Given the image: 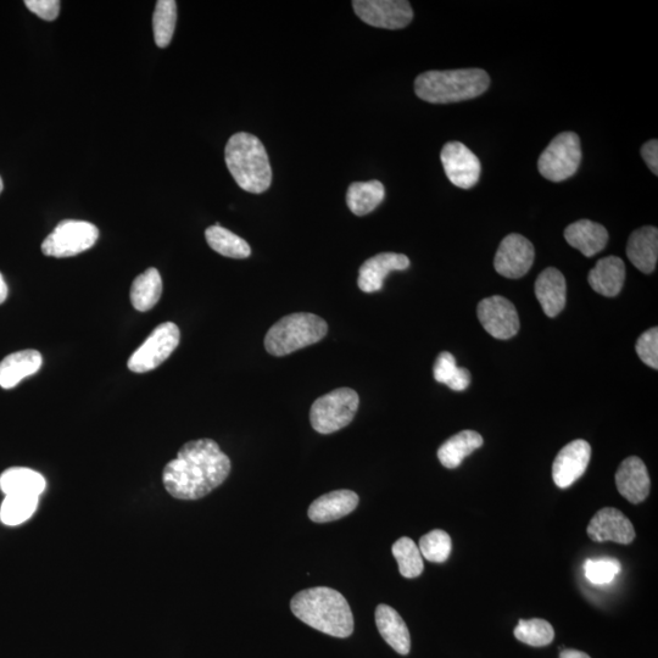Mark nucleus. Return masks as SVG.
I'll return each mask as SVG.
<instances>
[{
    "mask_svg": "<svg viewBox=\"0 0 658 658\" xmlns=\"http://www.w3.org/2000/svg\"><path fill=\"white\" fill-rule=\"evenodd\" d=\"M490 77L481 69L427 71L416 78V96L431 104L475 99L487 91Z\"/></svg>",
    "mask_w": 658,
    "mask_h": 658,
    "instance_id": "4",
    "label": "nucleus"
},
{
    "mask_svg": "<svg viewBox=\"0 0 658 658\" xmlns=\"http://www.w3.org/2000/svg\"><path fill=\"white\" fill-rule=\"evenodd\" d=\"M568 244L591 258L605 249L609 242V233L604 226L590 220H579L565 230Z\"/></svg>",
    "mask_w": 658,
    "mask_h": 658,
    "instance_id": "20",
    "label": "nucleus"
},
{
    "mask_svg": "<svg viewBox=\"0 0 658 658\" xmlns=\"http://www.w3.org/2000/svg\"><path fill=\"white\" fill-rule=\"evenodd\" d=\"M180 328L174 322H165L156 327L141 347L131 355L128 368L135 373L155 370L170 358L180 344Z\"/></svg>",
    "mask_w": 658,
    "mask_h": 658,
    "instance_id": "9",
    "label": "nucleus"
},
{
    "mask_svg": "<svg viewBox=\"0 0 658 658\" xmlns=\"http://www.w3.org/2000/svg\"><path fill=\"white\" fill-rule=\"evenodd\" d=\"M637 354L645 365L654 370L658 368V329L650 328L649 331L641 334L637 342Z\"/></svg>",
    "mask_w": 658,
    "mask_h": 658,
    "instance_id": "37",
    "label": "nucleus"
},
{
    "mask_svg": "<svg viewBox=\"0 0 658 658\" xmlns=\"http://www.w3.org/2000/svg\"><path fill=\"white\" fill-rule=\"evenodd\" d=\"M560 658H591V657L588 654H585V652L567 649L561 651Z\"/></svg>",
    "mask_w": 658,
    "mask_h": 658,
    "instance_id": "40",
    "label": "nucleus"
},
{
    "mask_svg": "<svg viewBox=\"0 0 658 658\" xmlns=\"http://www.w3.org/2000/svg\"><path fill=\"white\" fill-rule=\"evenodd\" d=\"M641 158L644 159L646 165H648L652 174L655 176L658 175V141L657 139H651L648 143H645L641 147Z\"/></svg>",
    "mask_w": 658,
    "mask_h": 658,
    "instance_id": "39",
    "label": "nucleus"
},
{
    "mask_svg": "<svg viewBox=\"0 0 658 658\" xmlns=\"http://www.w3.org/2000/svg\"><path fill=\"white\" fill-rule=\"evenodd\" d=\"M225 159L228 171L243 191L261 194L271 187L269 155L258 137L236 133L227 143Z\"/></svg>",
    "mask_w": 658,
    "mask_h": 658,
    "instance_id": "3",
    "label": "nucleus"
},
{
    "mask_svg": "<svg viewBox=\"0 0 658 658\" xmlns=\"http://www.w3.org/2000/svg\"><path fill=\"white\" fill-rule=\"evenodd\" d=\"M627 256L630 262L643 273L654 272L658 258V231L656 227L646 226L630 234L627 244Z\"/></svg>",
    "mask_w": 658,
    "mask_h": 658,
    "instance_id": "21",
    "label": "nucleus"
},
{
    "mask_svg": "<svg viewBox=\"0 0 658 658\" xmlns=\"http://www.w3.org/2000/svg\"><path fill=\"white\" fill-rule=\"evenodd\" d=\"M581 161V138L574 132H562L540 155L538 169L546 180L562 182L576 175Z\"/></svg>",
    "mask_w": 658,
    "mask_h": 658,
    "instance_id": "7",
    "label": "nucleus"
},
{
    "mask_svg": "<svg viewBox=\"0 0 658 658\" xmlns=\"http://www.w3.org/2000/svg\"><path fill=\"white\" fill-rule=\"evenodd\" d=\"M3 191V180L2 177H0V193Z\"/></svg>",
    "mask_w": 658,
    "mask_h": 658,
    "instance_id": "42",
    "label": "nucleus"
},
{
    "mask_svg": "<svg viewBox=\"0 0 658 658\" xmlns=\"http://www.w3.org/2000/svg\"><path fill=\"white\" fill-rule=\"evenodd\" d=\"M591 446L583 439L574 440L563 448L552 465V479L561 489L570 488L587 471Z\"/></svg>",
    "mask_w": 658,
    "mask_h": 658,
    "instance_id": "14",
    "label": "nucleus"
},
{
    "mask_svg": "<svg viewBox=\"0 0 658 658\" xmlns=\"http://www.w3.org/2000/svg\"><path fill=\"white\" fill-rule=\"evenodd\" d=\"M8 298V286L5 282L2 272H0V305Z\"/></svg>",
    "mask_w": 658,
    "mask_h": 658,
    "instance_id": "41",
    "label": "nucleus"
},
{
    "mask_svg": "<svg viewBox=\"0 0 658 658\" xmlns=\"http://www.w3.org/2000/svg\"><path fill=\"white\" fill-rule=\"evenodd\" d=\"M477 315L485 331L493 338L511 339L520 331L515 305L499 295L483 299L478 304Z\"/></svg>",
    "mask_w": 658,
    "mask_h": 658,
    "instance_id": "11",
    "label": "nucleus"
},
{
    "mask_svg": "<svg viewBox=\"0 0 658 658\" xmlns=\"http://www.w3.org/2000/svg\"><path fill=\"white\" fill-rule=\"evenodd\" d=\"M434 379L455 392H464L470 386L471 373L467 368L457 367L455 356L449 351L438 355L433 368Z\"/></svg>",
    "mask_w": 658,
    "mask_h": 658,
    "instance_id": "30",
    "label": "nucleus"
},
{
    "mask_svg": "<svg viewBox=\"0 0 658 658\" xmlns=\"http://www.w3.org/2000/svg\"><path fill=\"white\" fill-rule=\"evenodd\" d=\"M481 434L475 431H462L455 434L449 440L440 446L438 450V459L440 464L449 470L459 467L462 461L473 451L481 448L483 445Z\"/></svg>",
    "mask_w": 658,
    "mask_h": 658,
    "instance_id": "26",
    "label": "nucleus"
},
{
    "mask_svg": "<svg viewBox=\"0 0 658 658\" xmlns=\"http://www.w3.org/2000/svg\"><path fill=\"white\" fill-rule=\"evenodd\" d=\"M618 492L629 503H643L650 494L651 481L643 461L637 456H630L624 460L616 473Z\"/></svg>",
    "mask_w": 658,
    "mask_h": 658,
    "instance_id": "17",
    "label": "nucleus"
},
{
    "mask_svg": "<svg viewBox=\"0 0 658 658\" xmlns=\"http://www.w3.org/2000/svg\"><path fill=\"white\" fill-rule=\"evenodd\" d=\"M515 637L523 644L543 648L554 641L555 630L548 621L540 620V618L520 620L515 628Z\"/></svg>",
    "mask_w": 658,
    "mask_h": 658,
    "instance_id": "34",
    "label": "nucleus"
},
{
    "mask_svg": "<svg viewBox=\"0 0 658 658\" xmlns=\"http://www.w3.org/2000/svg\"><path fill=\"white\" fill-rule=\"evenodd\" d=\"M38 496L7 495L0 507V521L5 526H19L26 522L36 512Z\"/></svg>",
    "mask_w": 658,
    "mask_h": 658,
    "instance_id": "32",
    "label": "nucleus"
},
{
    "mask_svg": "<svg viewBox=\"0 0 658 658\" xmlns=\"http://www.w3.org/2000/svg\"><path fill=\"white\" fill-rule=\"evenodd\" d=\"M99 230L87 221L64 220L44 239L42 253L52 258H71L97 243Z\"/></svg>",
    "mask_w": 658,
    "mask_h": 658,
    "instance_id": "8",
    "label": "nucleus"
},
{
    "mask_svg": "<svg viewBox=\"0 0 658 658\" xmlns=\"http://www.w3.org/2000/svg\"><path fill=\"white\" fill-rule=\"evenodd\" d=\"M588 535L594 542H615L629 545L634 542L635 529L629 518L620 510L605 507L595 513L588 526Z\"/></svg>",
    "mask_w": 658,
    "mask_h": 658,
    "instance_id": "15",
    "label": "nucleus"
},
{
    "mask_svg": "<svg viewBox=\"0 0 658 658\" xmlns=\"http://www.w3.org/2000/svg\"><path fill=\"white\" fill-rule=\"evenodd\" d=\"M376 624L382 638L400 655H409L411 638L406 623L397 611L388 605H378Z\"/></svg>",
    "mask_w": 658,
    "mask_h": 658,
    "instance_id": "24",
    "label": "nucleus"
},
{
    "mask_svg": "<svg viewBox=\"0 0 658 658\" xmlns=\"http://www.w3.org/2000/svg\"><path fill=\"white\" fill-rule=\"evenodd\" d=\"M451 548H453V543H451L450 535L442 529H436V531L423 535L420 545H418L422 557L433 563H444L448 560Z\"/></svg>",
    "mask_w": 658,
    "mask_h": 658,
    "instance_id": "35",
    "label": "nucleus"
},
{
    "mask_svg": "<svg viewBox=\"0 0 658 658\" xmlns=\"http://www.w3.org/2000/svg\"><path fill=\"white\" fill-rule=\"evenodd\" d=\"M384 197H386V189L381 182H355L350 184L348 189L347 204L351 213L365 216L377 209Z\"/></svg>",
    "mask_w": 658,
    "mask_h": 658,
    "instance_id": "27",
    "label": "nucleus"
},
{
    "mask_svg": "<svg viewBox=\"0 0 658 658\" xmlns=\"http://www.w3.org/2000/svg\"><path fill=\"white\" fill-rule=\"evenodd\" d=\"M359 501L358 494L351 490H336L316 499L310 505L308 515L315 523L337 521L355 511Z\"/></svg>",
    "mask_w": 658,
    "mask_h": 658,
    "instance_id": "18",
    "label": "nucleus"
},
{
    "mask_svg": "<svg viewBox=\"0 0 658 658\" xmlns=\"http://www.w3.org/2000/svg\"><path fill=\"white\" fill-rule=\"evenodd\" d=\"M534 291L544 314L551 319L565 309L567 284L565 276L555 267H549L540 273Z\"/></svg>",
    "mask_w": 658,
    "mask_h": 658,
    "instance_id": "19",
    "label": "nucleus"
},
{
    "mask_svg": "<svg viewBox=\"0 0 658 658\" xmlns=\"http://www.w3.org/2000/svg\"><path fill=\"white\" fill-rule=\"evenodd\" d=\"M25 5L38 18L46 21H54L59 16V0H26Z\"/></svg>",
    "mask_w": 658,
    "mask_h": 658,
    "instance_id": "38",
    "label": "nucleus"
},
{
    "mask_svg": "<svg viewBox=\"0 0 658 658\" xmlns=\"http://www.w3.org/2000/svg\"><path fill=\"white\" fill-rule=\"evenodd\" d=\"M353 7L365 24L378 29H405L414 19V10L406 0H355Z\"/></svg>",
    "mask_w": 658,
    "mask_h": 658,
    "instance_id": "10",
    "label": "nucleus"
},
{
    "mask_svg": "<svg viewBox=\"0 0 658 658\" xmlns=\"http://www.w3.org/2000/svg\"><path fill=\"white\" fill-rule=\"evenodd\" d=\"M445 175L454 186L471 189L476 186L481 176V161L465 144L446 143L440 154Z\"/></svg>",
    "mask_w": 658,
    "mask_h": 658,
    "instance_id": "13",
    "label": "nucleus"
},
{
    "mask_svg": "<svg viewBox=\"0 0 658 658\" xmlns=\"http://www.w3.org/2000/svg\"><path fill=\"white\" fill-rule=\"evenodd\" d=\"M177 22L175 0H159L153 16V31L156 46L166 48L174 37Z\"/></svg>",
    "mask_w": 658,
    "mask_h": 658,
    "instance_id": "31",
    "label": "nucleus"
},
{
    "mask_svg": "<svg viewBox=\"0 0 658 658\" xmlns=\"http://www.w3.org/2000/svg\"><path fill=\"white\" fill-rule=\"evenodd\" d=\"M205 238L211 249L226 258L247 259L252 254V248L243 238L221 227L219 223L205 231Z\"/></svg>",
    "mask_w": 658,
    "mask_h": 658,
    "instance_id": "29",
    "label": "nucleus"
},
{
    "mask_svg": "<svg viewBox=\"0 0 658 658\" xmlns=\"http://www.w3.org/2000/svg\"><path fill=\"white\" fill-rule=\"evenodd\" d=\"M395 560L398 561L401 576L405 578L420 577L425 565L418 545L414 540L404 537L395 542L392 548Z\"/></svg>",
    "mask_w": 658,
    "mask_h": 658,
    "instance_id": "33",
    "label": "nucleus"
},
{
    "mask_svg": "<svg viewBox=\"0 0 658 658\" xmlns=\"http://www.w3.org/2000/svg\"><path fill=\"white\" fill-rule=\"evenodd\" d=\"M231 460L213 439L192 440L164 468L167 493L180 500H199L226 481Z\"/></svg>",
    "mask_w": 658,
    "mask_h": 658,
    "instance_id": "1",
    "label": "nucleus"
},
{
    "mask_svg": "<svg viewBox=\"0 0 658 658\" xmlns=\"http://www.w3.org/2000/svg\"><path fill=\"white\" fill-rule=\"evenodd\" d=\"M291 609L301 622L331 637L348 638L354 632L349 602L337 590L319 587L300 591L292 599Z\"/></svg>",
    "mask_w": 658,
    "mask_h": 658,
    "instance_id": "2",
    "label": "nucleus"
},
{
    "mask_svg": "<svg viewBox=\"0 0 658 658\" xmlns=\"http://www.w3.org/2000/svg\"><path fill=\"white\" fill-rule=\"evenodd\" d=\"M588 281L596 293L607 298L616 297L626 281V265L618 256H607L590 271Z\"/></svg>",
    "mask_w": 658,
    "mask_h": 658,
    "instance_id": "22",
    "label": "nucleus"
},
{
    "mask_svg": "<svg viewBox=\"0 0 658 658\" xmlns=\"http://www.w3.org/2000/svg\"><path fill=\"white\" fill-rule=\"evenodd\" d=\"M46 479L26 467H11L0 476V490L5 495H41L46 490Z\"/></svg>",
    "mask_w": 658,
    "mask_h": 658,
    "instance_id": "25",
    "label": "nucleus"
},
{
    "mask_svg": "<svg viewBox=\"0 0 658 658\" xmlns=\"http://www.w3.org/2000/svg\"><path fill=\"white\" fill-rule=\"evenodd\" d=\"M328 332L327 322L314 314H292L273 325L265 338L267 353L282 358L319 343Z\"/></svg>",
    "mask_w": 658,
    "mask_h": 658,
    "instance_id": "5",
    "label": "nucleus"
},
{
    "mask_svg": "<svg viewBox=\"0 0 658 658\" xmlns=\"http://www.w3.org/2000/svg\"><path fill=\"white\" fill-rule=\"evenodd\" d=\"M360 398L354 389L339 388L323 395L311 406L310 422L320 434H332L353 422Z\"/></svg>",
    "mask_w": 658,
    "mask_h": 658,
    "instance_id": "6",
    "label": "nucleus"
},
{
    "mask_svg": "<svg viewBox=\"0 0 658 658\" xmlns=\"http://www.w3.org/2000/svg\"><path fill=\"white\" fill-rule=\"evenodd\" d=\"M42 364V355L37 350H22L8 355L0 362V387L15 388L22 379L35 375Z\"/></svg>",
    "mask_w": 658,
    "mask_h": 658,
    "instance_id": "23",
    "label": "nucleus"
},
{
    "mask_svg": "<svg viewBox=\"0 0 658 658\" xmlns=\"http://www.w3.org/2000/svg\"><path fill=\"white\" fill-rule=\"evenodd\" d=\"M535 258L534 247L521 234L512 233L500 243L494 259L499 275L518 280L531 270Z\"/></svg>",
    "mask_w": 658,
    "mask_h": 658,
    "instance_id": "12",
    "label": "nucleus"
},
{
    "mask_svg": "<svg viewBox=\"0 0 658 658\" xmlns=\"http://www.w3.org/2000/svg\"><path fill=\"white\" fill-rule=\"evenodd\" d=\"M622 571L620 561L602 557V559H589L584 563L585 578L595 585L610 584Z\"/></svg>",
    "mask_w": 658,
    "mask_h": 658,
    "instance_id": "36",
    "label": "nucleus"
},
{
    "mask_svg": "<svg viewBox=\"0 0 658 658\" xmlns=\"http://www.w3.org/2000/svg\"><path fill=\"white\" fill-rule=\"evenodd\" d=\"M163 294V280L158 270L148 269L132 283L131 303L137 311L152 310Z\"/></svg>",
    "mask_w": 658,
    "mask_h": 658,
    "instance_id": "28",
    "label": "nucleus"
},
{
    "mask_svg": "<svg viewBox=\"0 0 658 658\" xmlns=\"http://www.w3.org/2000/svg\"><path fill=\"white\" fill-rule=\"evenodd\" d=\"M409 267L410 259L404 254H378L365 261L360 267L358 286L364 293L381 291L384 280L390 272L405 271Z\"/></svg>",
    "mask_w": 658,
    "mask_h": 658,
    "instance_id": "16",
    "label": "nucleus"
}]
</instances>
